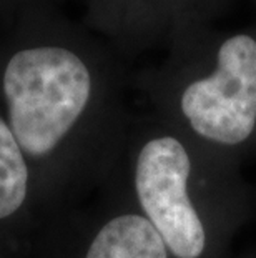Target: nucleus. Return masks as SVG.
Returning <instances> with one entry per match:
<instances>
[{
	"label": "nucleus",
	"mask_w": 256,
	"mask_h": 258,
	"mask_svg": "<svg viewBox=\"0 0 256 258\" xmlns=\"http://www.w3.org/2000/svg\"><path fill=\"white\" fill-rule=\"evenodd\" d=\"M138 212L172 258H230L254 213L241 165L195 144L168 125L146 135L133 157Z\"/></svg>",
	"instance_id": "f257e3e1"
},
{
	"label": "nucleus",
	"mask_w": 256,
	"mask_h": 258,
	"mask_svg": "<svg viewBox=\"0 0 256 258\" xmlns=\"http://www.w3.org/2000/svg\"><path fill=\"white\" fill-rule=\"evenodd\" d=\"M170 127L230 162L256 157V24L180 34L168 92Z\"/></svg>",
	"instance_id": "f03ea898"
},
{
	"label": "nucleus",
	"mask_w": 256,
	"mask_h": 258,
	"mask_svg": "<svg viewBox=\"0 0 256 258\" xmlns=\"http://www.w3.org/2000/svg\"><path fill=\"white\" fill-rule=\"evenodd\" d=\"M10 130L22 152L43 157L70 134L94 97L89 65L63 47L27 48L4 75Z\"/></svg>",
	"instance_id": "7ed1b4c3"
},
{
	"label": "nucleus",
	"mask_w": 256,
	"mask_h": 258,
	"mask_svg": "<svg viewBox=\"0 0 256 258\" xmlns=\"http://www.w3.org/2000/svg\"><path fill=\"white\" fill-rule=\"evenodd\" d=\"M83 258H172L165 243L138 210L118 212L100 225Z\"/></svg>",
	"instance_id": "20e7f679"
},
{
	"label": "nucleus",
	"mask_w": 256,
	"mask_h": 258,
	"mask_svg": "<svg viewBox=\"0 0 256 258\" xmlns=\"http://www.w3.org/2000/svg\"><path fill=\"white\" fill-rule=\"evenodd\" d=\"M27 170L22 148L9 125L0 120V218L20 208L27 197Z\"/></svg>",
	"instance_id": "39448f33"
},
{
	"label": "nucleus",
	"mask_w": 256,
	"mask_h": 258,
	"mask_svg": "<svg viewBox=\"0 0 256 258\" xmlns=\"http://www.w3.org/2000/svg\"><path fill=\"white\" fill-rule=\"evenodd\" d=\"M197 2L206 5V7L213 10V12H215L216 15H220V14L223 12V10H225L226 4H228V0H197Z\"/></svg>",
	"instance_id": "423d86ee"
},
{
	"label": "nucleus",
	"mask_w": 256,
	"mask_h": 258,
	"mask_svg": "<svg viewBox=\"0 0 256 258\" xmlns=\"http://www.w3.org/2000/svg\"><path fill=\"white\" fill-rule=\"evenodd\" d=\"M243 258H256V253H251V255H246V256H243Z\"/></svg>",
	"instance_id": "0eeeda50"
}]
</instances>
